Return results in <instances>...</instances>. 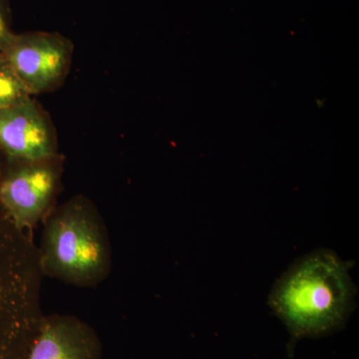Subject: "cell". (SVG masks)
I'll list each match as a JSON object with an SVG mask.
<instances>
[{
  "label": "cell",
  "instance_id": "obj_1",
  "mask_svg": "<svg viewBox=\"0 0 359 359\" xmlns=\"http://www.w3.org/2000/svg\"><path fill=\"white\" fill-rule=\"evenodd\" d=\"M354 294L348 264L320 250L302 257L278 280L269 302L287 325L294 346L304 337L344 327L353 309Z\"/></svg>",
  "mask_w": 359,
  "mask_h": 359
},
{
  "label": "cell",
  "instance_id": "obj_2",
  "mask_svg": "<svg viewBox=\"0 0 359 359\" xmlns=\"http://www.w3.org/2000/svg\"><path fill=\"white\" fill-rule=\"evenodd\" d=\"M73 51L72 42L65 35L34 32L15 33L2 54L33 96L52 91L65 81Z\"/></svg>",
  "mask_w": 359,
  "mask_h": 359
},
{
  "label": "cell",
  "instance_id": "obj_3",
  "mask_svg": "<svg viewBox=\"0 0 359 359\" xmlns=\"http://www.w3.org/2000/svg\"><path fill=\"white\" fill-rule=\"evenodd\" d=\"M49 160L14 161L0 177V210L14 228L32 226L50 202L57 175Z\"/></svg>",
  "mask_w": 359,
  "mask_h": 359
},
{
  "label": "cell",
  "instance_id": "obj_4",
  "mask_svg": "<svg viewBox=\"0 0 359 359\" xmlns=\"http://www.w3.org/2000/svg\"><path fill=\"white\" fill-rule=\"evenodd\" d=\"M48 116L32 98L0 109V152L11 161L36 162L55 155Z\"/></svg>",
  "mask_w": 359,
  "mask_h": 359
},
{
  "label": "cell",
  "instance_id": "obj_5",
  "mask_svg": "<svg viewBox=\"0 0 359 359\" xmlns=\"http://www.w3.org/2000/svg\"><path fill=\"white\" fill-rule=\"evenodd\" d=\"M52 263L67 275L86 276L102 266L104 252L88 219L76 211L56 219L49 233Z\"/></svg>",
  "mask_w": 359,
  "mask_h": 359
},
{
  "label": "cell",
  "instance_id": "obj_6",
  "mask_svg": "<svg viewBox=\"0 0 359 359\" xmlns=\"http://www.w3.org/2000/svg\"><path fill=\"white\" fill-rule=\"evenodd\" d=\"M26 359H91L88 341L65 323L44 325Z\"/></svg>",
  "mask_w": 359,
  "mask_h": 359
},
{
  "label": "cell",
  "instance_id": "obj_7",
  "mask_svg": "<svg viewBox=\"0 0 359 359\" xmlns=\"http://www.w3.org/2000/svg\"><path fill=\"white\" fill-rule=\"evenodd\" d=\"M4 54L0 53V109L32 98Z\"/></svg>",
  "mask_w": 359,
  "mask_h": 359
},
{
  "label": "cell",
  "instance_id": "obj_8",
  "mask_svg": "<svg viewBox=\"0 0 359 359\" xmlns=\"http://www.w3.org/2000/svg\"><path fill=\"white\" fill-rule=\"evenodd\" d=\"M11 0H0V53L11 43L15 33L13 32Z\"/></svg>",
  "mask_w": 359,
  "mask_h": 359
},
{
  "label": "cell",
  "instance_id": "obj_9",
  "mask_svg": "<svg viewBox=\"0 0 359 359\" xmlns=\"http://www.w3.org/2000/svg\"><path fill=\"white\" fill-rule=\"evenodd\" d=\"M4 247V238L0 236V249ZM1 278V276H0ZM2 285L0 283V359H11V335L13 330L4 325L2 308Z\"/></svg>",
  "mask_w": 359,
  "mask_h": 359
}]
</instances>
